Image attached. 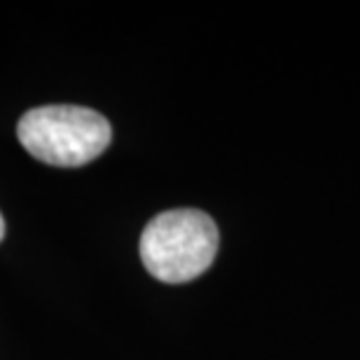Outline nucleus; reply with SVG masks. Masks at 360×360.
Masks as SVG:
<instances>
[{"mask_svg":"<svg viewBox=\"0 0 360 360\" xmlns=\"http://www.w3.org/2000/svg\"><path fill=\"white\" fill-rule=\"evenodd\" d=\"M5 236V220H3V213H0V241H3Z\"/></svg>","mask_w":360,"mask_h":360,"instance_id":"7ed1b4c3","label":"nucleus"},{"mask_svg":"<svg viewBox=\"0 0 360 360\" xmlns=\"http://www.w3.org/2000/svg\"><path fill=\"white\" fill-rule=\"evenodd\" d=\"M19 143L52 167H84L105 153L112 129L103 115L80 105H45L28 110L17 124Z\"/></svg>","mask_w":360,"mask_h":360,"instance_id":"f257e3e1","label":"nucleus"},{"mask_svg":"<svg viewBox=\"0 0 360 360\" xmlns=\"http://www.w3.org/2000/svg\"><path fill=\"white\" fill-rule=\"evenodd\" d=\"M218 253V227L197 208L160 213L141 234V260L164 283H185L201 276Z\"/></svg>","mask_w":360,"mask_h":360,"instance_id":"f03ea898","label":"nucleus"}]
</instances>
